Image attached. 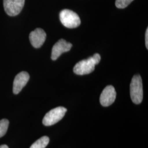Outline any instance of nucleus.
Listing matches in <instances>:
<instances>
[{
	"label": "nucleus",
	"mask_w": 148,
	"mask_h": 148,
	"mask_svg": "<svg viewBox=\"0 0 148 148\" xmlns=\"http://www.w3.org/2000/svg\"><path fill=\"white\" fill-rule=\"evenodd\" d=\"M101 59V56L95 53L89 58L79 61L74 66V73L79 75L91 73L95 70V65L100 62Z\"/></svg>",
	"instance_id": "f257e3e1"
},
{
	"label": "nucleus",
	"mask_w": 148,
	"mask_h": 148,
	"mask_svg": "<svg viewBox=\"0 0 148 148\" xmlns=\"http://www.w3.org/2000/svg\"><path fill=\"white\" fill-rule=\"evenodd\" d=\"M130 95L132 101L136 104H140L143 101L142 79L139 75L133 77L130 84Z\"/></svg>",
	"instance_id": "f03ea898"
},
{
	"label": "nucleus",
	"mask_w": 148,
	"mask_h": 148,
	"mask_svg": "<svg viewBox=\"0 0 148 148\" xmlns=\"http://www.w3.org/2000/svg\"><path fill=\"white\" fill-rule=\"evenodd\" d=\"M59 18L64 26L70 29L79 27L81 24V20L78 14L69 10H63L61 11Z\"/></svg>",
	"instance_id": "7ed1b4c3"
},
{
	"label": "nucleus",
	"mask_w": 148,
	"mask_h": 148,
	"mask_svg": "<svg viewBox=\"0 0 148 148\" xmlns=\"http://www.w3.org/2000/svg\"><path fill=\"white\" fill-rule=\"evenodd\" d=\"M66 111L67 109L62 106L54 108L45 115L43 119V124L46 126H50L57 123L63 118Z\"/></svg>",
	"instance_id": "20e7f679"
},
{
	"label": "nucleus",
	"mask_w": 148,
	"mask_h": 148,
	"mask_svg": "<svg viewBox=\"0 0 148 148\" xmlns=\"http://www.w3.org/2000/svg\"><path fill=\"white\" fill-rule=\"evenodd\" d=\"M25 3V0H3V7L5 13L11 16L18 15Z\"/></svg>",
	"instance_id": "39448f33"
},
{
	"label": "nucleus",
	"mask_w": 148,
	"mask_h": 148,
	"mask_svg": "<svg viewBox=\"0 0 148 148\" xmlns=\"http://www.w3.org/2000/svg\"><path fill=\"white\" fill-rule=\"evenodd\" d=\"M116 97V92L114 87L108 86L103 90L100 97V103L103 106H109L115 101Z\"/></svg>",
	"instance_id": "423d86ee"
},
{
	"label": "nucleus",
	"mask_w": 148,
	"mask_h": 148,
	"mask_svg": "<svg viewBox=\"0 0 148 148\" xmlns=\"http://www.w3.org/2000/svg\"><path fill=\"white\" fill-rule=\"evenodd\" d=\"M71 43L66 41L64 39L59 40L52 48L51 58L53 60H56L62 54L68 52L72 47Z\"/></svg>",
	"instance_id": "0eeeda50"
},
{
	"label": "nucleus",
	"mask_w": 148,
	"mask_h": 148,
	"mask_svg": "<svg viewBox=\"0 0 148 148\" xmlns=\"http://www.w3.org/2000/svg\"><path fill=\"white\" fill-rule=\"evenodd\" d=\"M46 34L41 28H37L32 32L29 35L30 41L34 47L38 48L41 47L45 42Z\"/></svg>",
	"instance_id": "6e6552de"
},
{
	"label": "nucleus",
	"mask_w": 148,
	"mask_h": 148,
	"mask_svg": "<svg viewBox=\"0 0 148 148\" xmlns=\"http://www.w3.org/2000/svg\"><path fill=\"white\" fill-rule=\"evenodd\" d=\"M30 79L29 74L26 71H21L16 75L13 81V92L15 95L18 94L27 85Z\"/></svg>",
	"instance_id": "1a4fd4ad"
},
{
	"label": "nucleus",
	"mask_w": 148,
	"mask_h": 148,
	"mask_svg": "<svg viewBox=\"0 0 148 148\" xmlns=\"http://www.w3.org/2000/svg\"><path fill=\"white\" fill-rule=\"evenodd\" d=\"M49 142V138L47 136H43L33 143L30 148H45Z\"/></svg>",
	"instance_id": "9d476101"
},
{
	"label": "nucleus",
	"mask_w": 148,
	"mask_h": 148,
	"mask_svg": "<svg viewBox=\"0 0 148 148\" xmlns=\"http://www.w3.org/2000/svg\"><path fill=\"white\" fill-rule=\"evenodd\" d=\"M9 126V121L7 119H2L0 121V138L5 134Z\"/></svg>",
	"instance_id": "9b49d317"
},
{
	"label": "nucleus",
	"mask_w": 148,
	"mask_h": 148,
	"mask_svg": "<svg viewBox=\"0 0 148 148\" xmlns=\"http://www.w3.org/2000/svg\"><path fill=\"white\" fill-rule=\"evenodd\" d=\"M133 0H116L115 5L118 8H124L129 5Z\"/></svg>",
	"instance_id": "f8f14e48"
},
{
	"label": "nucleus",
	"mask_w": 148,
	"mask_h": 148,
	"mask_svg": "<svg viewBox=\"0 0 148 148\" xmlns=\"http://www.w3.org/2000/svg\"><path fill=\"white\" fill-rule=\"evenodd\" d=\"M148 29L147 28L145 32V46L147 49H148Z\"/></svg>",
	"instance_id": "ddd939ff"
},
{
	"label": "nucleus",
	"mask_w": 148,
	"mask_h": 148,
	"mask_svg": "<svg viewBox=\"0 0 148 148\" xmlns=\"http://www.w3.org/2000/svg\"><path fill=\"white\" fill-rule=\"evenodd\" d=\"M0 148H8V147L6 145H2L0 146Z\"/></svg>",
	"instance_id": "4468645a"
}]
</instances>
